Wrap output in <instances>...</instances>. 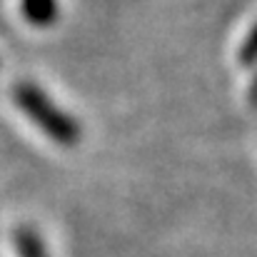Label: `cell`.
<instances>
[{"label": "cell", "mask_w": 257, "mask_h": 257, "mask_svg": "<svg viewBox=\"0 0 257 257\" xmlns=\"http://www.w3.org/2000/svg\"><path fill=\"white\" fill-rule=\"evenodd\" d=\"M13 100L18 102V107L58 145L73 148L80 143L83 138V127L75 117H70L60 105H55L48 92L35 83H18L13 87Z\"/></svg>", "instance_id": "obj_1"}, {"label": "cell", "mask_w": 257, "mask_h": 257, "mask_svg": "<svg viewBox=\"0 0 257 257\" xmlns=\"http://www.w3.org/2000/svg\"><path fill=\"white\" fill-rule=\"evenodd\" d=\"M13 242H15L18 257H48V250H45L43 237H40L38 230L30 227V225H20V227H15V232H13Z\"/></svg>", "instance_id": "obj_2"}, {"label": "cell", "mask_w": 257, "mask_h": 257, "mask_svg": "<svg viewBox=\"0 0 257 257\" xmlns=\"http://www.w3.org/2000/svg\"><path fill=\"white\" fill-rule=\"evenodd\" d=\"M23 15L33 25H50L58 18V0H23Z\"/></svg>", "instance_id": "obj_3"}, {"label": "cell", "mask_w": 257, "mask_h": 257, "mask_svg": "<svg viewBox=\"0 0 257 257\" xmlns=\"http://www.w3.org/2000/svg\"><path fill=\"white\" fill-rule=\"evenodd\" d=\"M240 63H242V65L257 63V25L250 30V35L245 38V43H242V48H240Z\"/></svg>", "instance_id": "obj_4"}, {"label": "cell", "mask_w": 257, "mask_h": 257, "mask_svg": "<svg viewBox=\"0 0 257 257\" xmlns=\"http://www.w3.org/2000/svg\"><path fill=\"white\" fill-rule=\"evenodd\" d=\"M250 102L257 105V75H255V80H252V85H250Z\"/></svg>", "instance_id": "obj_5"}]
</instances>
